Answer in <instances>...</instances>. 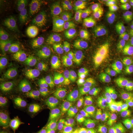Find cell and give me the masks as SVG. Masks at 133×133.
I'll use <instances>...</instances> for the list:
<instances>
[{"mask_svg":"<svg viewBox=\"0 0 133 133\" xmlns=\"http://www.w3.org/2000/svg\"><path fill=\"white\" fill-rule=\"evenodd\" d=\"M117 53V41L114 31L111 28L105 27L83 46L80 56L96 67L104 69L114 62Z\"/></svg>","mask_w":133,"mask_h":133,"instance_id":"1","label":"cell"},{"mask_svg":"<svg viewBox=\"0 0 133 133\" xmlns=\"http://www.w3.org/2000/svg\"><path fill=\"white\" fill-rule=\"evenodd\" d=\"M8 58L11 64L27 75L37 78L46 76L39 48L33 41L26 40L12 48Z\"/></svg>","mask_w":133,"mask_h":133,"instance_id":"2","label":"cell"},{"mask_svg":"<svg viewBox=\"0 0 133 133\" xmlns=\"http://www.w3.org/2000/svg\"><path fill=\"white\" fill-rule=\"evenodd\" d=\"M106 8L105 3L101 1H79L73 14L75 36L83 38L95 30L100 24Z\"/></svg>","mask_w":133,"mask_h":133,"instance_id":"3","label":"cell"},{"mask_svg":"<svg viewBox=\"0 0 133 133\" xmlns=\"http://www.w3.org/2000/svg\"><path fill=\"white\" fill-rule=\"evenodd\" d=\"M66 81L71 92L80 95L85 94L95 86L97 73L89 65H76L70 68L67 72Z\"/></svg>","mask_w":133,"mask_h":133,"instance_id":"4","label":"cell"},{"mask_svg":"<svg viewBox=\"0 0 133 133\" xmlns=\"http://www.w3.org/2000/svg\"><path fill=\"white\" fill-rule=\"evenodd\" d=\"M30 102L27 99L15 101H1V121L7 133H12L22 125L29 110Z\"/></svg>","mask_w":133,"mask_h":133,"instance_id":"5","label":"cell"},{"mask_svg":"<svg viewBox=\"0 0 133 133\" xmlns=\"http://www.w3.org/2000/svg\"><path fill=\"white\" fill-rule=\"evenodd\" d=\"M111 96L105 91L96 92L83 99L79 105V114L83 121L100 117L109 109Z\"/></svg>","mask_w":133,"mask_h":133,"instance_id":"6","label":"cell"},{"mask_svg":"<svg viewBox=\"0 0 133 133\" xmlns=\"http://www.w3.org/2000/svg\"><path fill=\"white\" fill-rule=\"evenodd\" d=\"M69 41L67 25L63 21L50 29L47 42L49 54L55 59H62L69 52Z\"/></svg>","mask_w":133,"mask_h":133,"instance_id":"7","label":"cell"},{"mask_svg":"<svg viewBox=\"0 0 133 133\" xmlns=\"http://www.w3.org/2000/svg\"><path fill=\"white\" fill-rule=\"evenodd\" d=\"M69 8V3L65 0H49L46 1L43 8L44 24L48 29L63 21L62 19Z\"/></svg>","mask_w":133,"mask_h":133,"instance_id":"8","label":"cell"},{"mask_svg":"<svg viewBox=\"0 0 133 133\" xmlns=\"http://www.w3.org/2000/svg\"><path fill=\"white\" fill-rule=\"evenodd\" d=\"M48 122V111L41 107H35L29 110L22 127L27 132L38 133L47 127Z\"/></svg>","mask_w":133,"mask_h":133,"instance_id":"9","label":"cell"},{"mask_svg":"<svg viewBox=\"0 0 133 133\" xmlns=\"http://www.w3.org/2000/svg\"><path fill=\"white\" fill-rule=\"evenodd\" d=\"M22 86L8 72L0 73V96L1 101H15L19 99L22 94Z\"/></svg>","mask_w":133,"mask_h":133,"instance_id":"10","label":"cell"},{"mask_svg":"<svg viewBox=\"0 0 133 133\" xmlns=\"http://www.w3.org/2000/svg\"><path fill=\"white\" fill-rule=\"evenodd\" d=\"M127 127L122 119L110 116L96 125L92 133H127Z\"/></svg>","mask_w":133,"mask_h":133,"instance_id":"11","label":"cell"},{"mask_svg":"<svg viewBox=\"0 0 133 133\" xmlns=\"http://www.w3.org/2000/svg\"><path fill=\"white\" fill-rule=\"evenodd\" d=\"M116 105L120 110L133 112V83L126 86L118 96Z\"/></svg>","mask_w":133,"mask_h":133,"instance_id":"12","label":"cell"},{"mask_svg":"<svg viewBox=\"0 0 133 133\" xmlns=\"http://www.w3.org/2000/svg\"><path fill=\"white\" fill-rule=\"evenodd\" d=\"M126 32L129 38L133 41V9L128 15L126 19Z\"/></svg>","mask_w":133,"mask_h":133,"instance_id":"13","label":"cell"},{"mask_svg":"<svg viewBox=\"0 0 133 133\" xmlns=\"http://www.w3.org/2000/svg\"><path fill=\"white\" fill-rule=\"evenodd\" d=\"M38 133H64L61 129L53 125L47 126L45 129Z\"/></svg>","mask_w":133,"mask_h":133,"instance_id":"14","label":"cell"},{"mask_svg":"<svg viewBox=\"0 0 133 133\" xmlns=\"http://www.w3.org/2000/svg\"><path fill=\"white\" fill-rule=\"evenodd\" d=\"M131 60H132V67H131V77L133 78V41L131 43Z\"/></svg>","mask_w":133,"mask_h":133,"instance_id":"15","label":"cell"},{"mask_svg":"<svg viewBox=\"0 0 133 133\" xmlns=\"http://www.w3.org/2000/svg\"><path fill=\"white\" fill-rule=\"evenodd\" d=\"M132 119H133V112H132Z\"/></svg>","mask_w":133,"mask_h":133,"instance_id":"16","label":"cell"}]
</instances>
